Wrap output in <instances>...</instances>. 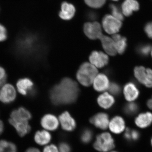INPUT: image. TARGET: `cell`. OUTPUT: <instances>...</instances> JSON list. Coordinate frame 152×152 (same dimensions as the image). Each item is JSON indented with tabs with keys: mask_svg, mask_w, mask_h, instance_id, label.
<instances>
[{
	"mask_svg": "<svg viewBox=\"0 0 152 152\" xmlns=\"http://www.w3.org/2000/svg\"><path fill=\"white\" fill-rule=\"evenodd\" d=\"M79 93L77 83L72 79L66 78L52 89L50 98L54 104H68L76 100Z\"/></svg>",
	"mask_w": 152,
	"mask_h": 152,
	"instance_id": "cell-1",
	"label": "cell"
},
{
	"mask_svg": "<svg viewBox=\"0 0 152 152\" xmlns=\"http://www.w3.org/2000/svg\"><path fill=\"white\" fill-rule=\"evenodd\" d=\"M98 74L97 68L90 63H83L79 68L76 77L82 86L88 87L92 85L95 77Z\"/></svg>",
	"mask_w": 152,
	"mask_h": 152,
	"instance_id": "cell-2",
	"label": "cell"
},
{
	"mask_svg": "<svg viewBox=\"0 0 152 152\" xmlns=\"http://www.w3.org/2000/svg\"><path fill=\"white\" fill-rule=\"evenodd\" d=\"M115 146L114 138L111 133L104 132L96 137L93 147L99 152H109L113 150Z\"/></svg>",
	"mask_w": 152,
	"mask_h": 152,
	"instance_id": "cell-3",
	"label": "cell"
},
{
	"mask_svg": "<svg viewBox=\"0 0 152 152\" xmlns=\"http://www.w3.org/2000/svg\"><path fill=\"white\" fill-rule=\"evenodd\" d=\"M134 75L140 83L147 88H152V69L143 66L136 67L134 70Z\"/></svg>",
	"mask_w": 152,
	"mask_h": 152,
	"instance_id": "cell-4",
	"label": "cell"
},
{
	"mask_svg": "<svg viewBox=\"0 0 152 152\" xmlns=\"http://www.w3.org/2000/svg\"><path fill=\"white\" fill-rule=\"evenodd\" d=\"M103 28L109 34H115L120 31L122 23L121 20L112 15H107L104 17L102 22Z\"/></svg>",
	"mask_w": 152,
	"mask_h": 152,
	"instance_id": "cell-5",
	"label": "cell"
},
{
	"mask_svg": "<svg viewBox=\"0 0 152 152\" xmlns=\"http://www.w3.org/2000/svg\"><path fill=\"white\" fill-rule=\"evenodd\" d=\"M17 97L16 89L10 84H5L0 89V101L9 104L13 102Z\"/></svg>",
	"mask_w": 152,
	"mask_h": 152,
	"instance_id": "cell-6",
	"label": "cell"
},
{
	"mask_svg": "<svg viewBox=\"0 0 152 152\" xmlns=\"http://www.w3.org/2000/svg\"><path fill=\"white\" fill-rule=\"evenodd\" d=\"M85 34L91 39H100L102 35V26L97 22H88L83 27Z\"/></svg>",
	"mask_w": 152,
	"mask_h": 152,
	"instance_id": "cell-7",
	"label": "cell"
},
{
	"mask_svg": "<svg viewBox=\"0 0 152 152\" xmlns=\"http://www.w3.org/2000/svg\"><path fill=\"white\" fill-rule=\"evenodd\" d=\"M60 126L63 130L71 132L75 129L77 123L75 119L68 112H65L60 115L58 118Z\"/></svg>",
	"mask_w": 152,
	"mask_h": 152,
	"instance_id": "cell-8",
	"label": "cell"
},
{
	"mask_svg": "<svg viewBox=\"0 0 152 152\" xmlns=\"http://www.w3.org/2000/svg\"><path fill=\"white\" fill-rule=\"evenodd\" d=\"M40 123L43 129L50 132L57 130L60 126L58 118L51 114L44 115L41 119Z\"/></svg>",
	"mask_w": 152,
	"mask_h": 152,
	"instance_id": "cell-9",
	"label": "cell"
},
{
	"mask_svg": "<svg viewBox=\"0 0 152 152\" xmlns=\"http://www.w3.org/2000/svg\"><path fill=\"white\" fill-rule=\"evenodd\" d=\"M110 118L108 115L104 113H99L93 116L90 120L91 124L101 130L108 129Z\"/></svg>",
	"mask_w": 152,
	"mask_h": 152,
	"instance_id": "cell-10",
	"label": "cell"
},
{
	"mask_svg": "<svg viewBox=\"0 0 152 152\" xmlns=\"http://www.w3.org/2000/svg\"><path fill=\"white\" fill-rule=\"evenodd\" d=\"M90 63L96 68H103L109 62L107 54L102 52L94 51L89 57Z\"/></svg>",
	"mask_w": 152,
	"mask_h": 152,
	"instance_id": "cell-11",
	"label": "cell"
},
{
	"mask_svg": "<svg viewBox=\"0 0 152 152\" xmlns=\"http://www.w3.org/2000/svg\"><path fill=\"white\" fill-rule=\"evenodd\" d=\"M16 86L17 91L22 95L27 96L34 94V83L28 78L20 79L17 82Z\"/></svg>",
	"mask_w": 152,
	"mask_h": 152,
	"instance_id": "cell-12",
	"label": "cell"
},
{
	"mask_svg": "<svg viewBox=\"0 0 152 152\" xmlns=\"http://www.w3.org/2000/svg\"><path fill=\"white\" fill-rule=\"evenodd\" d=\"M108 129L111 132L115 134H120L124 132L126 127L124 118L120 116L113 117L110 120Z\"/></svg>",
	"mask_w": 152,
	"mask_h": 152,
	"instance_id": "cell-13",
	"label": "cell"
},
{
	"mask_svg": "<svg viewBox=\"0 0 152 152\" xmlns=\"http://www.w3.org/2000/svg\"><path fill=\"white\" fill-rule=\"evenodd\" d=\"M108 77L104 73L98 74L93 82L94 89L99 92H104L108 89L110 85Z\"/></svg>",
	"mask_w": 152,
	"mask_h": 152,
	"instance_id": "cell-14",
	"label": "cell"
},
{
	"mask_svg": "<svg viewBox=\"0 0 152 152\" xmlns=\"http://www.w3.org/2000/svg\"><path fill=\"white\" fill-rule=\"evenodd\" d=\"M9 123L15 128L20 137H24L31 131V127L28 121L13 120L9 119Z\"/></svg>",
	"mask_w": 152,
	"mask_h": 152,
	"instance_id": "cell-15",
	"label": "cell"
},
{
	"mask_svg": "<svg viewBox=\"0 0 152 152\" xmlns=\"http://www.w3.org/2000/svg\"><path fill=\"white\" fill-rule=\"evenodd\" d=\"M125 99L129 102H134L138 98L140 91L135 84L132 82L128 83L123 90Z\"/></svg>",
	"mask_w": 152,
	"mask_h": 152,
	"instance_id": "cell-16",
	"label": "cell"
},
{
	"mask_svg": "<svg viewBox=\"0 0 152 152\" xmlns=\"http://www.w3.org/2000/svg\"><path fill=\"white\" fill-rule=\"evenodd\" d=\"M52 138L50 132L45 129L37 131L34 136L36 143L41 146L45 147L50 143Z\"/></svg>",
	"mask_w": 152,
	"mask_h": 152,
	"instance_id": "cell-17",
	"label": "cell"
},
{
	"mask_svg": "<svg viewBox=\"0 0 152 152\" xmlns=\"http://www.w3.org/2000/svg\"><path fill=\"white\" fill-rule=\"evenodd\" d=\"M75 12V8L73 5L67 2H64L61 5V10L59 15L61 19L69 20L73 18Z\"/></svg>",
	"mask_w": 152,
	"mask_h": 152,
	"instance_id": "cell-18",
	"label": "cell"
},
{
	"mask_svg": "<svg viewBox=\"0 0 152 152\" xmlns=\"http://www.w3.org/2000/svg\"><path fill=\"white\" fill-rule=\"evenodd\" d=\"M136 126L140 129H145L152 124V113L147 112L139 114L135 119Z\"/></svg>",
	"mask_w": 152,
	"mask_h": 152,
	"instance_id": "cell-19",
	"label": "cell"
},
{
	"mask_svg": "<svg viewBox=\"0 0 152 152\" xmlns=\"http://www.w3.org/2000/svg\"><path fill=\"white\" fill-rule=\"evenodd\" d=\"M140 8V4L137 0H125L121 6L123 15L129 17L134 12L137 11Z\"/></svg>",
	"mask_w": 152,
	"mask_h": 152,
	"instance_id": "cell-20",
	"label": "cell"
},
{
	"mask_svg": "<svg viewBox=\"0 0 152 152\" xmlns=\"http://www.w3.org/2000/svg\"><path fill=\"white\" fill-rule=\"evenodd\" d=\"M100 39L102 43V46L107 54L111 56H114L116 54V50L113 38L108 36L102 35L100 38Z\"/></svg>",
	"mask_w": 152,
	"mask_h": 152,
	"instance_id": "cell-21",
	"label": "cell"
},
{
	"mask_svg": "<svg viewBox=\"0 0 152 152\" xmlns=\"http://www.w3.org/2000/svg\"><path fill=\"white\" fill-rule=\"evenodd\" d=\"M98 103L101 107L104 109H109L115 103L113 96L107 92H104L98 97Z\"/></svg>",
	"mask_w": 152,
	"mask_h": 152,
	"instance_id": "cell-22",
	"label": "cell"
},
{
	"mask_svg": "<svg viewBox=\"0 0 152 152\" xmlns=\"http://www.w3.org/2000/svg\"><path fill=\"white\" fill-rule=\"evenodd\" d=\"M31 118L32 115L31 113L26 109L21 107L17 110H14L11 113L10 119L11 120L29 121Z\"/></svg>",
	"mask_w": 152,
	"mask_h": 152,
	"instance_id": "cell-23",
	"label": "cell"
},
{
	"mask_svg": "<svg viewBox=\"0 0 152 152\" xmlns=\"http://www.w3.org/2000/svg\"><path fill=\"white\" fill-rule=\"evenodd\" d=\"M117 53L122 54L124 53L127 47V40L125 37L119 34H115L113 36Z\"/></svg>",
	"mask_w": 152,
	"mask_h": 152,
	"instance_id": "cell-24",
	"label": "cell"
},
{
	"mask_svg": "<svg viewBox=\"0 0 152 152\" xmlns=\"http://www.w3.org/2000/svg\"><path fill=\"white\" fill-rule=\"evenodd\" d=\"M93 131L90 128L84 129L80 135V140L82 143L87 145L90 143L94 139Z\"/></svg>",
	"mask_w": 152,
	"mask_h": 152,
	"instance_id": "cell-25",
	"label": "cell"
},
{
	"mask_svg": "<svg viewBox=\"0 0 152 152\" xmlns=\"http://www.w3.org/2000/svg\"><path fill=\"white\" fill-rule=\"evenodd\" d=\"M0 152H18L16 145L6 140H0Z\"/></svg>",
	"mask_w": 152,
	"mask_h": 152,
	"instance_id": "cell-26",
	"label": "cell"
},
{
	"mask_svg": "<svg viewBox=\"0 0 152 152\" xmlns=\"http://www.w3.org/2000/svg\"><path fill=\"white\" fill-rule=\"evenodd\" d=\"M138 106L134 102H129L124 108V112L128 115H132L136 113L138 110Z\"/></svg>",
	"mask_w": 152,
	"mask_h": 152,
	"instance_id": "cell-27",
	"label": "cell"
},
{
	"mask_svg": "<svg viewBox=\"0 0 152 152\" xmlns=\"http://www.w3.org/2000/svg\"><path fill=\"white\" fill-rule=\"evenodd\" d=\"M110 8L111 12L112 15L118 19L122 21L124 20V16L121 10L118 6L114 4H111L110 5Z\"/></svg>",
	"mask_w": 152,
	"mask_h": 152,
	"instance_id": "cell-28",
	"label": "cell"
},
{
	"mask_svg": "<svg viewBox=\"0 0 152 152\" xmlns=\"http://www.w3.org/2000/svg\"><path fill=\"white\" fill-rule=\"evenodd\" d=\"M106 0H84L85 3L90 7L94 9L102 7L105 3Z\"/></svg>",
	"mask_w": 152,
	"mask_h": 152,
	"instance_id": "cell-29",
	"label": "cell"
},
{
	"mask_svg": "<svg viewBox=\"0 0 152 152\" xmlns=\"http://www.w3.org/2000/svg\"><path fill=\"white\" fill-rule=\"evenodd\" d=\"M8 32L4 25L0 23V42H4L7 39Z\"/></svg>",
	"mask_w": 152,
	"mask_h": 152,
	"instance_id": "cell-30",
	"label": "cell"
},
{
	"mask_svg": "<svg viewBox=\"0 0 152 152\" xmlns=\"http://www.w3.org/2000/svg\"><path fill=\"white\" fill-rule=\"evenodd\" d=\"M151 48L149 45H143L140 46L138 48V51L139 53L144 56H146L151 53Z\"/></svg>",
	"mask_w": 152,
	"mask_h": 152,
	"instance_id": "cell-31",
	"label": "cell"
},
{
	"mask_svg": "<svg viewBox=\"0 0 152 152\" xmlns=\"http://www.w3.org/2000/svg\"><path fill=\"white\" fill-rule=\"evenodd\" d=\"M58 146L59 152H72V147L67 142H61Z\"/></svg>",
	"mask_w": 152,
	"mask_h": 152,
	"instance_id": "cell-32",
	"label": "cell"
},
{
	"mask_svg": "<svg viewBox=\"0 0 152 152\" xmlns=\"http://www.w3.org/2000/svg\"><path fill=\"white\" fill-rule=\"evenodd\" d=\"M109 93L112 95H118L121 92V88L118 84L113 83L110 84L108 89Z\"/></svg>",
	"mask_w": 152,
	"mask_h": 152,
	"instance_id": "cell-33",
	"label": "cell"
},
{
	"mask_svg": "<svg viewBox=\"0 0 152 152\" xmlns=\"http://www.w3.org/2000/svg\"><path fill=\"white\" fill-rule=\"evenodd\" d=\"M42 152H59V151L58 145L50 143L44 147Z\"/></svg>",
	"mask_w": 152,
	"mask_h": 152,
	"instance_id": "cell-34",
	"label": "cell"
},
{
	"mask_svg": "<svg viewBox=\"0 0 152 152\" xmlns=\"http://www.w3.org/2000/svg\"><path fill=\"white\" fill-rule=\"evenodd\" d=\"M7 78V74L4 68L0 66V87L5 84Z\"/></svg>",
	"mask_w": 152,
	"mask_h": 152,
	"instance_id": "cell-35",
	"label": "cell"
},
{
	"mask_svg": "<svg viewBox=\"0 0 152 152\" xmlns=\"http://www.w3.org/2000/svg\"><path fill=\"white\" fill-rule=\"evenodd\" d=\"M144 30L148 37L152 39V22H149L147 23Z\"/></svg>",
	"mask_w": 152,
	"mask_h": 152,
	"instance_id": "cell-36",
	"label": "cell"
},
{
	"mask_svg": "<svg viewBox=\"0 0 152 152\" xmlns=\"http://www.w3.org/2000/svg\"><path fill=\"white\" fill-rule=\"evenodd\" d=\"M130 136L131 141H135L139 140L140 134L137 131L130 129Z\"/></svg>",
	"mask_w": 152,
	"mask_h": 152,
	"instance_id": "cell-37",
	"label": "cell"
},
{
	"mask_svg": "<svg viewBox=\"0 0 152 152\" xmlns=\"http://www.w3.org/2000/svg\"><path fill=\"white\" fill-rule=\"evenodd\" d=\"M87 18L91 20H95L98 18V15L96 13L93 11H90L87 14Z\"/></svg>",
	"mask_w": 152,
	"mask_h": 152,
	"instance_id": "cell-38",
	"label": "cell"
},
{
	"mask_svg": "<svg viewBox=\"0 0 152 152\" xmlns=\"http://www.w3.org/2000/svg\"><path fill=\"white\" fill-rule=\"evenodd\" d=\"M25 152H42L40 150L35 147H31L26 150Z\"/></svg>",
	"mask_w": 152,
	"mask_h": 152,
	"instance_id": "cell-39",
	"label": "cell"
},
{
	"mask_svg": "<svg viewBox=\"0 0 152 152\" xmlns=\"http://www.w3.org/2000/svg\"><path fill=\"white\" fill-rule=\"evenodd\" d=\"M4 130V123L0 120V135L2 134Z\"/></svg>",
	"mask_w": 152,
	"mask_h": 152,
	"instance_id": "cell-40",
	"label": "cell"
},
{
	"mask_svg": "<svg viewBox=\"0 0 152 152\" xmlns=\"http://www.w3.org/2000/svg\"><path fill=\"white\" fill-rule=\"evenodd\" d=\"M147 106L150 109L152 110V98L147 102Z\"/></svg>",
	"mask_w": 152,
	"mask_h": 152,
	"instance_id": "cell-41",
	"label": "cell"
},
{
	"mask_svg": "<svg viewBox=\"0 0 152 152\" xmlns=\"http://www.w3.org/2000/svg\"><path fill=\"white\" fill-rule=\"evenodd\" d=\"M151 146L152 147V137L151 138Z\"/></svg>",
	"mask_w": 152,
	"mask_h": 152,
	"instance_id": "cell-42",
	"label": "cell"
},
{
	"mask_svg": "<svg viewBox=\"0 0 152 152\" xmlns=\"http://www.w3.org/2000/svg\"><path fill=\"white\" fill-rule=\"evenodd\" d=\"M151 56L152 57V48H151Z\"/></svg>",
	"mask_w": 152,
	"mask_h": 152,
	"instance_id": "cell-43",
	"label": "cell"
},
{
	"mask_svg": "<svg viewBox=\"0 0 152 152\" xmlns=\"http://www.w3.org/2000/svg\"><path fill=\"white\" fill-rule=\"evenodd\" d=\"M109 152H118L116 151H113H113H110Z\"/></svg>",
	"mask_w": 152,
	"mask_h": 152,
	"instance_id": "cell-44",
	"label": "cell"
},
{
	"mask_svg": "<svg viewBox=\"0 0 152 152\" xmlns=\"http://www.w3.org/2000/svg\"><path fill=\"white\" fill-rule=\"evenodd\" d=\"M112 1H118V0H112Z\"/></svg>",
	"mask_w": 152,
	"mask_h": 152,
	"instance_id": "cell-45",
	"label": "cell"
},
{
	"mask_svg": "<svg viewBox=\"0 0 152 152\" xmlns=\"http://www.w3.org/2000/svg\"><path fill=\"white\" fill-rule=\"evenodd\" d=\"M0 10H1V9H0Z\"/></svg>",
	"mask_w": 152,
	"mask_h": 152,
	"instance_id": "cell-46",
	"label": "cell"
}]
</instances>
